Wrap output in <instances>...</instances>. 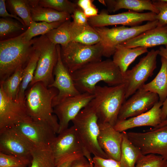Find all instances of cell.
<instances>
[{"instance_id": "1", "label": "cell", "mask_w": 167, "mask_h": 167, "mask_svg": "<svg viewBox=\"0 0 167 167\" xmlns=\"http://www.w3.org/2000/svg\"><path fill=\"white\" fill-rule=\"evenodd\" d=\"M71 74L80 93L93 94L97 84L101 81L109 86L125 83L124 75L110 59L89 63Z\"/></svg>"}, {"instance_id": "2", "label": "cell", "mask_w": 167, "mask_h": 167, "mask_svg": "<svg viewBox=\"0 0 167 167\" xmlns=\"http://www.w3.org/2000/svg\"><path fill=\"white\" fill-rule=\"evenodd\" d=\"M58 93L56 88L37 82L26 92L24 100L27 111L32 120L48 124L57 134L59 125L57 117L54 114L52 104Z\"/></svg>"}, {"instance_id": "3", "label": "cell", "mask_w": 167, "mask_h": 167, "mask_svg": "<svg viewBox=\"0 0 167 167\" xmlns=\"http://www.w3.org/2000/svg\"><path fill=\"white\" fill-rule=\"evenodd\" d=\"M36 39L27 41L20 35L0 41V81H4L19 68L25 67L34 50Z\"/></svg>"}, {"instance_id": "4", "label": "cell", "mask_w": 167, "mask_h": 167, "mask_svg": "<svg viewBox=\"0 0 167 167\" xmlns=\"http://www.w3.org/2000/svg\"><path fill=\"white\" fill-rule=\"evenodd\" d=\"M126 89L125 83L113 86H96L94 97L89 104L95 111L98 122L115 125L126 99Z\"/></svg>"}, {"instance_id": "5", "label": "cell", "mask_w": 167, "mask_h": 167, "mask_svg": "<svg viewBox=\"0 0 167 167\" xmlns=\"http://www.w3.org/2000/svg\"><path fill=\"white\" fill-rule=\"evenodd\" d=\"M98 120L95 111L88 104L72 122L84 148L88 152L94 156L109 158L98 142Z\"/></svg>"}, {"instance_id": "6", "label": "cell", "mask_w": 167, "mask_h": 167, "mask_svg": "<svg viewBox=\"0 0 167 167\" xmlns=\"http://www.w3.org/2000/svg\"><path fill=\"white\" fill-rule=\"evenodd\" d=\"M157 20L148 21L141 25L128 27L125 26L109 28L105 27H94L99 35L103 49V56L109 58L113 54L116 46L158 25Z\"/></svg>"}, {"instance_id": "7", "label": "cell", "mask_w": 167, "mask_h": 167, "mask_svg": "<svg viewBox=\"0 0 167 167\" xmlns=\"http://www.w3.org/2000/svg\"><path fill=\"white\" fill-rule=\"evenodd\" d=\"M61 56L71 74L88 64L102 60V48L100 43L87 45L71 41L61 46Z\"/></svg>"}, {"instance_id": "8", "label": "cell", "mask_w": 167, "mask_h": 167, "mask_svg": "<svg viewBox=\"0 0 167 167\" xmlns=\"http://www.w3.org/2000/svg\"><path fill=\"white\" fill-rule=\"evenodd\" d=\"M35 44L40 51L33 80L29 86L41 82L48 87L54 80V70L58 58L56 45L45 35L36 38Z\"/></svg>"}, {"instance_id": "9", "label": "cell", "mask_w": 167, "mask_h": 167, "mask_svg": "<svg viewBox=\"0 0 167 167\" xmlns=\"http://www.w3.org/2000/svg\"><path fill=\"white\" fill-rule=\"evenodd\" d=\"M127 135L143 155L158 154L167 160V125L144 132H127Z\"/></svg>"}, {"instance_id": "10", "label": "cell", "mask_w": 167, "mask_h": 167, "mask_svg": "<svg viewBox=\"0 0 167 167\" xmlns=\"http://www.w3.org/2000/svg\"><path fill=\"white\" fill-rule=\"evenodd\" d=\"M159 50L152 49L140 59L139 62L124 75L127 99L137 90L141 88L156 68V58Z\"/></svg>"}, {"instance_id": "11", "label": "cell", "mask_w": 167, "mask_h": 167, "mask_svg": "<svg viewBox=\"0 0 167 167\" xmlns=\"http://www.w3.org/2000/svg\"><path fill=\"white\" fill-rule=\"evenodd\" d=\"M50 147L55 158V166L66 157L75 153H80L93 166L91 154L84 148L73 125L58 134Z\"/></svg>"}, {"instance_id": "12", "label": "cell", "mask_w": 167, "mask_h": 167, "mask_svg": "<svg viewBox=\"0 0 167 167\" xmlns=\"http://www.w3.org/2000/svg\"><path fill=\"white\" fill-rule=\"evenodd\" d=\"M34 147L14 127L0 131V152L15 156L28 165L31 164Z\"/></svg>"}, {"instance_id": "13", "label": "cell", "mask_w": 167, "mask_h": 167, "mask_svg": "<svg viewBox=\"0 0 167 167\" xmlns=\"http://www.w3.org/2000/svg\"><path fill=\"white\" fill-rule=\"evenodd\" d=\"M156 14L152 12L141 13L130 11L110 15L107 11H103L97 15L88 18V22L93 28L115 25L131 27L139 25L144 21L156 20Z\"/></svg>"}, {"instance_id": "14", "label": "cell", "mask_w": 167, "mask_h": 167, "mask_svg": "<svg viewBox=\"0 0 167 167\" xmlns=\"http://www.w3.org/2000/svg\"><path fill=\"white\" fill-rule=\"evenodd\" d=\"M94 97L93 94L80 93L66 98L53 108L59 125L58 134L68 128L69 122L87 106Z\"/></svg>"}, {"instance_id": "15", "label": "cell", "mask_w": 167, "mask_h": 167, "mask_svg": "<svg viewBox=\"0 0 167 167\" xmlns=\"http://www.w3.org/2000/svg\"><path fill=\"white\" fill-rule=\"evenodd\" d=\"M58 52L57 62L54 74V80L48 87L56 88L58 93L52 102L54 108L67 98L77 95L80 92L76 88L71 74L64 64L61 56V46L56 45Z\"/></svg>"}, {"instance_id": "16", "label": "cell", "mask_w": 167, "mask_h": 167, "mask_svg": "<svg viewBox=\"0 0 167 167\" xmlns=\"http://www.w3.org/2000/svg\"><path fill=\"white\" fill-rule=\"evenodd\" d=\"M32 120L24 102L9 99L0 87V131Z\"/></svg>"}, {"instance_id": "17", "label": "cell", "mask_w": 167, "mask_h": 167, "mask_svg": "<svg viewBox=\"0 0 167 167\" xmlns=\"http://www.w3.org/2000/svg\"><path fill=\"white\" fill-rule=\"evenodd\" d=\"M13 127L36 147L50 146L57 134L48 124L32 120L19 123Z\"/></svg>"}, {"instance_id": "18", "label": "cell", "mask_w": 167, "mask_h": 167, "mask_svg": "<svg viewBox=\"0 0 167 167\" xmlns=\"http://www.w3.org/2000/svg\"><path fill=\"white\" fill-rule=\"evenodd\" d=\"M159 101L157 94L140 88L125 101L120 110L118 120H125L143 113Z\"/></svg>"}, {"instance_id": "19", "label": "cell", "mask_w": 167, "mask_h": 167, "mask_svg": "<svg viewBox=\"0 0 167 167\" xmlns=\"http://www.w3.org/2000/svg\"><path fill=\"white\" fill-rule=\"evenodd\" d=\"M99 131L98 144L109 158L119 161L122 133L116 130L113 126L106 123L98 122Z\"/></svg>"}, {"instance_id": "20", "label": "cell", "mask_w": 167, "mask_h": 167, "mask_svg": "<svg viewBox=\"0 0 167 167\" xmlns=\"http://www.w3.org/2000/svg\"><path fill=\"white\" fill-rule=\"evenodd\" d=\"M162 104L159 101L151 109L143 113L125 120H118L113 127L121 132L137 127L152 126L155 128L162 121Z\"/></svg>"}, {"instance_id": "21", "label": "cell", "mask_w": 167, "mask_h": 167, "mask_svg": "<svg viewBox=\"0 0 167 167\" xmlns=\"http://www.w3.org/2000/svg\"><path fill=\"white\" fill-rule=\"evenodd\" d=\"M120 45L128 48L167 45V25L146 31Z\"/></svg>"}, {"instance_id": "22", "label": "cell", "mask_w": 167, "mask_h": 167, "mask_svg": "<svg viewBox=\"0 0 167 167\" xmlns=\"http://www.w3.org/2000/svg\"><path fill=\"white\" fill-rule=\"evenodd\" d=\"M106 6L108 11L116 12L125 9L138 12L148 10L158 14L159 11L150 0H106L101 1Z\"/></svg>"}, {"instance_id": "23", "label": "cell", "mask_w": 167, "mask_h": 167, "mask_svg": "<svg viewBox=\"0 0 167 167\" xmlns=\"http://www.w3.org/2000/svg\"><path fill=\"white\" fill-rule=\"evenodd\" d=\"M31 16L32 21L45 22L49 23L70 20L71 15L65 12H61L49 8L38 5L35 0H28Z\"/></svg>"}, {"instance_id": "24", "label": "cell", "mask_w": 167, "mask_h": 167, "mask_svg": "<svg viewBox=\"0 0 167 167\" xmlns=\"http://www.w3.org/2000/svg\"><path fill=\"white\" fill-rule=\"evenodd\" d=\"M148 52L146 48H128L119 44L116 47L112 60L124 75L130 65L138 57Z\"/></svg>"}, {"instance_id": "25", "label": "cell", "mask_w": 167, "mask_h": 167, "mask_svg": "<svg viewBox=\"0 0 167 167\" xmlns=\"http://www.w3.org/2000/svg\"><path fill=\"white\" fill-rule=\"evenodd\" d=\"M70 30L71 41L87 45H95L100 42L99 35L89 24L81 25L71 22Z\"/></svg>"}, {"instance_id": "26", "label": "cell", "mask_w": 167, "mask_h": 167, "mask_svg": "<svg viewBox=\"0 0 167 167\" xmlns=\"http://www.w3.org/2000/svg\"><path fill=\"white\" fill-rule=\"evenodd\" d=\"M161 62L160 69L156 76L142 88L157 94L159 101L163 103L167 96V60L161 57Z\"/></svg>"}, {"instance_id": "27", "label": "cell", "mask_w": 167, "mask_h": 167, "mask_svg": "<svg viewBox=\"0 0 167 167\" xmlns=\"http://www.w3.org/2000/svg\"><path fill=\"white\" fill-rule=\"evenodd\" d=\"M35 41L34 44V50L29 62L24 69L22 81L15 101L17 102H24L26 90L32 81L34 77L40 54V51L35 44Z\"/></svg>"}, {"instance_id": "28", "label": "cell", "mask_w": 167, "mask_h": 167, "mask_svg": "<svg viewBox=\"0 0 167 167\" xmlns=\"http://www.w3.org/2000/svg\"><path fill=\"white\" fill-rule=\"evenodd\" d=\"M122 132V139L119 162L122 167H135L137 162L143 155L139 149L128 139L127 132Z\"/></svg>"}, {"instance_id": "29", "label": "cell", "mask_w": 167, "mask_h": 167, "mask_svg": "<svg viewBox=\"0 0 167 167\" xmlns=\"http://www.w3.org/2000/svg\"><path fill=\"white\" fill-rule=\"evenodd\" d=\"M28 28L16 19L9 18L0 19V40L3 41L19 36Z\"/></svg>"}, {"instance_id": "30", "label": "cell", "mask_w": 167, "mask_h": 167, "mask_svg": "<svg viewBox=\"0 0 167 167\" xmlns=\"http://www.w3.org/2000/svg\"><path fill=\"white\" fill-rule=\"evenodd\" d=\"M29 167H55V161L50 146L34 147Z\"/></svg>"}, {"instance_id": "31", "label": "cell", "mask_w": 167, "mask_h": 167, "mask_svg": "<svg viewBox=\"0 0 167 167\" xmlns=\"http://www.w3.org/2000/svg\"><path fill=\"white\" fill-rule=\"evenodd\" d=\"M24 68H19L4 81H0V87L5 95L9 99L15 101L22 81Z\"/></svg>"}, {"instance_id": "32", "label": "cell", "mask_w": 167, "mask_h": 167, "mask_svg": "<svg viewBox=\"0 0 167 167\" xmlns=\"http://www.w3.org/2000/svg\"><path fill=\"white\" fill-rule=\"evenodd\" d=\"M6 5L12 14L23 20L26 27L30 26L32 20L28 0H7L6 1Z\"/></svg>"}, {"instance_id": "33", "label": "cell", "mask_w": 167, "mask_h": 167, "mask_svg": "<svg viewBox=\"0 0 167 167\" xmlns=\"http://www.w3.org/2000/svg\"><path fill=\"white\" fill-rule=\"evenodd\" d=\"M70 20L66 21L56 28L54 29L45 35L52 43L61 46H66L71 41L70 30Z\"/></svg>"}, {"instance_id": "34", "label": "cell", "mask_w": 167, "mask_h": 167, "mask_svg": "<svg viewBox=\"0 0 167 167\" xmlns=\"http://www.w3.org/2000/svg\"><path fill=\"white\" fill-rule=\"evenodd\" d=\"M64 22L59 21L49 23L32 21L26 31L20 35L26 41H30L36 36L45 35L51 30L59 27Z\"/></svg>"}, {"instance_id": "35", "label": "cell", "mask_w": 167, "mask_h": 167, "mask_svg": "<svg viewBox=\"0 0 167 167\" xmlns=\"http://www.w3.org/2000/svg\"><path fill=\"white\" fill-rule=\"evenodd\" d=\"M35 2L40 6L66 12L71 15L78 8L77 4L67 0H35Z\"/></svg>"}, {"instance_id": "36", "label": "cell", "mask_w": 167, "mask_h": 167, "mask_svg": "<svg viewBox=\"0 0 167 167\" xmlns=\"http://www.w3.org/2000/svg\"><path fill=\"white\" fill-rule=\"evenodd\" d=\"M135 167H167V160L159 155H143L136 163Z\"/></svg>"}, {"instance_id": "37", "label": "cell", "mask_w": 167, "mask_h": 167, "mask_svg": "<svg viewBox=\"0 0 167 167\" xmlns=\"http://www.w3.org/2000/svg\"><path fill=\"white\" fill-rule=\"evenodd\" d=\"M27 165L20 158L0 152V167H26Z\"/></svg>"}, {"instance_id": "38", "label": "cell", "mask_w": 167, "mask_h": 167, "mask_svg": "<svg viewBox=\"0 0 167 167\" xmlns=\"http://www.w3.org/2000/svg\"><path fill=\"white\" fill-rule=\"evenodd\" d=\"M152 1L159 11L156 16V19L158 22L157 26L167 25V0H155Z\"/></svg>"}, {"instance_id": "39", "label": "cell", "mask_w": 167, "mask_h": 167, "mask_svg": "<svg viewBox=\"0 0 167 167\" xmlns=\"http://www.w3.org/2000/svg\"><path fill=\"white\" fill-rule=\"evenodd\" d=\"M93 167H122L119 161L110 158H104L94 156Z\"/></svg>"}, {"instance_id": "40", "label": "cell", "mask_w": 167, "mask_h": 167, "mask_svg": "<svg viewBox=\"0 0 167 167\" xmlns=\"http://www.w3.org/2000/svg\"><path fill=\"white\" fill-rule=\"evenodd\" d=\"M71 16L73 19V21L77 24L85 25L89 24L88 18L79 8L78 7Z\"/></svg>"}, {"instance_id": "41", "label": "cell", "mask_w": 167, "mask_h": 167, "mask_svg": "<svg viewBox=\"0 0 167 167\" xmlns=\"http://www.w3.org/2000/svg\"><path fill=\"white\" fill-rule=\"evenodd\" d=\"M6 0H0V16L1 18H14L24 25H25L23 20L19 17L12 14H9L6 10Z\"/></svg>"}, {"instance_id": "42", "label": "cell", "mask_w": 167, "mask_h": 167, "mask_svg": "<svg viewBox=\"0 0 167 167\" xmlns=\"http://www.w3.org/2000/svg\"><path fill=\"white\" fill-rule=\"evenodd\" d=\"M83 155L80 153H77L69 156L58 163L55 167H71L73 162Z\"/></svg>"}, {"instance_id": "43", "label": "cell", "mask_w": 167, "mask_h": 167, "mask_svg": "<svg viewBox=\"0 0 167 167\" xmlns=\"http://www.w3.org/2000/svg\"><path fill=\"white\" fill-rule=\"evenodd\" d=\"M71 167H93L84 156H82L75 160Z\"/></svg>"}, {"instance_id": "44", "label": "cell", "mask_w": 167, "mask_h": 167, "mask_svg": "<svg viewBox=\"0 0 167 167\" xmlns=\"http://www.w3.org/2000/svg\"><path fill=\"white\" fill-rule=\"evenodd\" d=\"M83 11L88 18L95 16L98 15V10L93 5Z\"/></svg>"}, {"instance_id": "45", "label": "cell", "mask_w": 167, "mask_h": 167, "mask_svg": "<svg viewBox=\"0 0 167 167\" xmlns=\"http://www.w3.org/2000/svg\"><path fill=\"white\" fill-rule=\"evenodd\" d=\"M93 1L91 0H79L77 2V5L83 11L93 5Z\"/></svg>"}, {"instance_id": "46", "label": "cell", "mask_w": 167, "mask_h": 167, "mask_svg": "<svg viewBox=\"0 0 167 167\" xmlns=\"http://www.w3.org/2000/svg\"><path fill=\"white\" fill-rule=\"evenodd\" d=\"M161 111V118L162 121L167 117V96L165 101L163 102Z\"/></svg>"}, {"instance_id": "47", "label": "cell", "mask_w": 167, "mask_h": 167, "mask_svg": "<svg viewBox=\"0 0 167 167\" xmlns=\"http://www.w3.org/2000/svg\"><path fill=\"white\" fill-rule=\"evenodd\" d=\"M158 55L167 60V45L165 47L161 46L159 49Z\"/></svg>"}, {"instance_id": "48", "label": "cell", "mask_w": 167, "mask_h": 167, "mask_svg": "<svg viewBox=\"0 0 167 167\" xmlns=\"http://www.w3.org/2000/svg\"><path fill=\"white\" fill-rule=\"evenodd\" d=\"M166 125H167V117L164 120L162 121L157 126L154 128H158Z\"/></svg>"}]
</instances>
